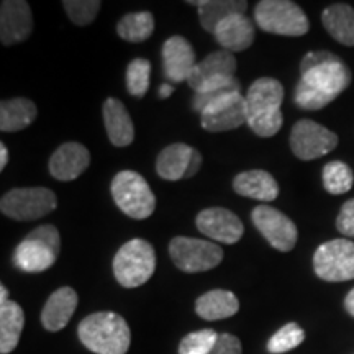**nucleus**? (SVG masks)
<instances>
[{"mask_svg": "<svg viewBox=\"0 0 354 354\" xmlns=\"http://www.w3.org/2000/svg\"><path fill=\"white\" fill-rule=\"evenodd\" d=\"M323 185H325L326 192L331 196H342L351 190L354 176L351 167L344 165L343 161H331L323 167Z\"/></svg>", "mask_w": 354, "mask_h": 354, "instance_id": "obj_31", "label": "nucleus"}, {"mask_svg": "<svg viewBox=\"0 0 354 354\" xmlns=\"http://www.w3.org/2000/svg\"><path fill=\"white\" fill-rule=\"evenodd\" d=\"M214 37L225 51H245L254 41V25L245 13H236L216 26Z\"/></svg>", "mask_w": 354, "mask_h": 354, "instance_id": "obj_18", "label": "nucleus"}, {"mask_svg": "<svg viewBox=\"0 0 354 354\" xmlns=\"http://www.w3.org/2000/svg\"><path fill=\"white\" fill-rule=\"evenodd\" d=\"M154 32V17L151 12H133L122 17L117 25L118 37L130 43H141Z\"/></svg>", "mask_w": 354, "mask_h": 354, "instance_id": "obj_30", "label": "nucleus"}, {"mask_svg": "<svg viewBox=\"0 0 354 354\" xmlns=\"http://www.w3.org/2000/svg\"><path fill=\"white\" fill-rule=\"evenodd\" d=\"M156 269V253L151 243L141 238L127 241L113 258V274L118 284L135 289L146 284Z\"/></svg>", "mask_w": 354, "mask_h": 354, "instance_id": "obj_5", "label": "nucleus"}, {"mask_svg": "<svg viewBox=\"0 0 354 354\" xmlns=\"http://www.w3.org/2000/svg\"><path fill=\"white\" fill-rule=\"evenodd\" d=\"M236 94H241V87H240V81H238L234 76H220V77L210 79V81H207L196 92L192 107L196 112L202 113L203 110L212 107V105L227 100L230 97Z\"/></svg>", "mask_w": 354, "mask_h": 354, "instance_id": "obj_25", "label": "nucleus"}, {"mask_svg": "<svg viewBox=\"0 0 354 354\" xmlns=\"http://www.w3.org/2000/svg\"><path fill=\"white\" fill-rule=\"evenodd\" d=\"M233 189L238 196L259 202H272L279 196V184L269 172L253 169L240 172L233 179Z\"/></svg>", "mask_w": 354, "mask_h": 354, "instance_id": "obj_21", "label": "nucleus"}, {"mask_svg": "<svg viewBox=\"0 0 354 354\" xmlns=\"http://www.w3.org/2000/svg\"><path fill=\"white\" fill-rule=\"evenodd\" d=\"M336 228L344 236L354 238V198L344 202L336 218Z\"/></svg>", "mask_w": 354, "mask_h": 354, "instance_id": "obj_36", "label": "nucleus"}, {"mask_svg": "<svg viewBox=\"0 0 354 354\" xmlns=\"http://www.w3.org/2000/svg\"><path fill=\"white\" fill-rule=\"evenodd\" d=\"M240 310V302L236 295L230 290L215 289L201 295L196 302L197 315L203 320L215 322L233 317Z\"/></svg>", "mask_w": 354, "mask_h": 354, "instance_id": "obj_23", "label": "nucleus"}, {"mask_svg": "<svg viewBox=\"0 0 354 354\" xmlns=\"http://www.w3.org/2000/svg\"><path fill=\"white\" fill-rule=\"evenodd\" d=\"M202 128L210 133L236 130L246 123V102L241 94L212 105L201 113Z\"/></svg>", "mask_w": 354, "mask_h": 354, "instance_id": "obj_15", "label": "nucleus"}, {"mask_svg": "<svg viewBox=\"0 0 354 354\" xmlns=\"http://www.w3.org/2000/svg\"><path fill=\"white\" fill-rule=\"evenodd\" d=\"M91 165V153L86 146L76 141L61 145L50 158V172L57 180L77 179Z\"/></svg>", "mask_w": 354, "mask_h": 354, "instance_id": "obj_17", "label": "nucleus"}, {"mask_svg": "<svg viewBox=\"0 0 354 354\" xmlns=\"http://www.w3.org/2000/svg\"><path fill=\"white\" fill-rule=\"evenodd\" d=\"M251 218H253L254 227L272 248L282 253L294 250L299 232L289 216L271 205H258L251 214Z\"/></svg>", "mask_w": 354, "mask_h": 354, "instance_id": "obj_12", "label": "nucleus"}, {"mask_svg": "<svg viewBox=\"0 0 354 354\" xmlns=\"http://www.w3.org/2000/svg\"><path fill=\"white\" fill-rule=\"evenodd\" d=\"M246 125L261 138H269L281 130L284 117L281 107L284 87L274 77H259L251 84L245 97Z\"/></svg>", "mask_w": 354, "mask_h": 354, "instance_id": "obj_2", "label": "nucleus"}, {"mask_svg": "<svg viewBox=\"0 0 354 354\" xmlns=\"http://www.w3.org/2000/svg\"><path fill=\"white\" fill-rule=\"evenodd\" d=\"M149 77H151V63L145 57H136L127 68V88L133 97L146 95L149 88Z\"/></svg>", "mask_w": 354, "mask_h": 354, "instance_id": "obj_32", "label": "nucleus"}, {"mask_svg": "<svg viewBox=\"0 0 354 354\" xmlns=\"http://www.w3.org/2000/svg\"><path fill=\"white\" fill-rule=\"evenodd\" d=\"M338 146V135L313 120H299L292 127V153L302 161L318 159Z\"/></svg>", "mask_w": 354, "mask_h": 354, "instance_id": "obj_11", "label": "nucleus"}, {"mask_svg": "<svg viewBox=\"0 0 354 354\" xmlns=\"http://www.w3.org/2000/svg\"><path fill=\"white\" fill-rule=\"evenodd\" d=\"M241 342L236 338V336L230 333H221L218 336V342L215 343L214 349H212L210 354H241Z\"/></svg>", "mask_w": 354, "mask_h": 354, "instance_id": "obj_37", "label": "nucleus"}, {"mask_svg": "<svg viewBox=\"0 0 354 354\" xmlns=\"http://www.w3.org/2000/svg\"><path fill=\"white\" fill-rule=\"evenodd\" d=\"M323 26L330 37L344 46H354V8L348 3H333L322 13Z\"/></svg>", "mask_w": 354, "mask_h": 354, "instance_id": "obj_24", "label": "nucleus"}, {"mask_svg": "<svg viewBox=\"0 0 354 354\" xmlns=\"http://www.w3.org/2000/svg\"><path fill=\"white\" fill-rule=\"evenodd\" d=\"M189 3L198 7L201 25L210 33H215L216 26L225 19L236 13H245L248 8V2H241V0H201V2Z\"/></svg>", "mask_w": 354, "mask_h": 354, "instance_id": "obj_29", "label": "nucleus"}, {"mask_svg": "<svg viewBox=\"0 0 354 354\" xmlns=\"http://www.w3.org/2000/svg\"><path fill=\"white\" fill-rule=\"evenodd\" d=\"M112 197L117 207L130 218L145 220L156 209V197L146 179L135 171H122L113 177Z\"/></svg>", "mask_w": 354, "mask_h": 354, "instance_id": "obj_7", "label": "nucleus"}, {"mask_svg": "<svg viewBox=\"0 0 354 354\" xmlns=\"http://www.w3.org/2000/svg\"><path fill=\"white\" fill-rule=\"evenodd\" d=\"M7 162H8V149H7V146L2 143L0 145V171L6 169Z\"/></svg>", "mask_w": 354, "mask_h": 354, "instance_id": "obj_40", "label": "nucleus"}, {"mask_svg": "<svg viewBox=\"0 0 354 354\" xmlns=\"http://www.w3.org/2000/svg\"><path fill=\"white\" fill-rule=\"evenodd\" d=\"M102 113H104L105 130H107L110 143L118 148L131 145L135 140V127L125 105L118 99L109 97L104 102Z\"/></svg>", "mask_w": 354, "mask_h": 354, "instance_id": "obj_20", "label": "nucleus"}, {"mask_svg": "<svg viewBox=\"0 0 354 354\" xmlns=\"http://www.w3.org/2000/svg\"><path fill=\"white\" fill-rule=\"evenodd\" d=\"M196 66V53L187 39L179 35L166 39L162 44V68L171 82L189 81Z\"/></svg>", "mask_w": 354, "mask_h": 354, "instance_id": "obj_16", "label": "nucleus"}, {"mask_svg": "<svg viewBox=\"0 0 354 354\" xmlns=\"http://www.w3.org/2000/svg\"><path fill=\"white\" fill-rule=\"evenodd\" d=\"M236 68L238 63L233 53L225 50L214 51L207 57H203L202 61H198L196 68H194V73L190 74L187 84L197 92L210 79L220 76H234Z\"/></svg>", "mask_w": 354, "mask_h": 354, "instance_id": "obj_22", "label": "nucleus"}, {"mask_svg": "<svg viewBox=\"0 0 354 354\" xmlns=\"http://www.w3.org/2000/svg\"><path fill=\"white\" fill-rule=\"evenodd\" d=\"M33 30V17L25 0H6L0 7V39L3 46L25 41Z\"/></svg>", "mask_w": 354, "mask_h": 354, "instance_id": "obj_14", "label": "nucleus"}, {"mask_svg": "<svg viewBox=\"0 0 354 354\" xmlns=\"http://www.w3.org/2000/svg\"><path fill=\"white\" fill-rule=\"evenodd\" d=\"M336 55L330 51H312V53H307V55L304 56L302 63H300V73H307V71L317 68V66H320L323 63H326V61L333 59Z\"/></svg>", "mask_w": 354, "mask_h": 354, "instance_id": "obj_38", "label": "nucleus"}, {"mask_svg": "<svg viewBox=\"0 0 354 354\" xmlns=\"http://www.w3.org/2000/svg\"><path fill=\"white\" fill-rule=\"evenodd\" d=\"M56 207V194L46 187L12 189L0 201L2 214L17 221L38 220L51 214Z\"/></svg>", "mask_w": 354, "mask_h": 354, "instance_id": "obj_8", "label": "nucleus"}, {"mask_svg": "<svg viewBox=\"0 0 354 354\" xmlns=\"http://www.w3.org/2000/svg\"><path fill=\"white\" fill-rule=\"evenodd\" d=\"M59 251V232L55 225H41L15 248L13 264L25 272H43L56 263Z\"/></svg>", "mask_w": 354, "mask_h": 354, "instance_id": "obj_4", "label": "nucleus"}, {"mask_svg": "<svg viewBox=\"0 0 354 354\" xmlns=\"http://www.w3.org/2000/svg\"><path fill=\"white\" fill-rule=\"evenodd\" d=\"M169 256L177 269L196 274L215 269L223 261V250L207 240L176 236L169 243Z\"/></svg>", "mask_w": 354, "mask_h": 354, "instance_id": "obj_9", "label": "nucleus"}, {"mask_svg": "<svg viewBox=\"0 0 354 354\" xmlns=\"http://www.w3.org/2000/svg\"><path fill=\"white\" fill-rule=\"evenodd\" d=\"M194 148L185 143H174L159 153L156 159V172L166 180L185 179L189 171Z\"/></svg>", "mask_w": 354, "mask_h": 354, "instance_id": "obj_26", "label": "nucleus"}, {"mask_svg": "<svg viewBox=\"0 0 354 354\" xmlns=\"http://www.w3.org/2000/svg\"><path fill=\"white\" fill-rule=\"evenodd\" d=\"M37 105L25 97L2 100L0 104V130L3 133H15L25 130L37 118Z\"/></svg>", "mask_w": 354, "mask_h": 354, "instance_id": "obj_27", "label": "nucleus"}, {"mask_svg": "<svg viewBox=\"0 0 354 354\" xmlns=\"http://www.w3.org/2000/svg\"><path fill=\"white\" fill-rule=\"evenodd\" d=\"M77 335L88 351L95 354H127L131 331L125 318L113 312H97L79 323Z\"/></svg>", "mask_w": 354, "mask_h": 354, "instance_id": "obj_3", "label": "nucleus"}, {"mask_svg": "<svg viewBox=\"0 0 354 354\" xmlns=\"http://www.w3.org/2000/svg\"><path fill=\"white\" fill-rule=\"evenodd\" d=\"M305 339V331L300 328L297 323H287L281 330L272 335L268 343V351L272 354L287 353L290 349L297 348Z\"/></svg>", "mask_w": 354, "mask_h": 354, "instance_id": "obj_33", "label": "nucleus"}, {"mask_svg": "<svg viewBox=\"0 0 354 354\" xmlns=\"http://www.w3.org/2000/svg\"><path fill=\"white\" fill-rule=\"evenodd\" d=\"M172 92H174V86H171V84H162V86L159 87V99H167Z\"/></svg>", "mask_w": 354, "mask_h": 354, "instance_id": "obj_42", "label": "nucleus"}, {"mask_svg": "<svg viewBox=\"0 0 354 354\" xmlns=\"http://www.w3.org/2000/svg\"><path fill=\"white\" fill-rule=\"evenodd\" d=\"M344 307H346L349 315L354 317V289L349 290L346 299H344Z\"/></svg>", "mask_w": 354, "mask_h": 354, "instance_id": "obj_41", "label": "nucleus"}, {"mask_svg": "<svg viewBox=\"0 0 354 354\" xmlns=\"http://www.w3.org/2000/svg\"><path fill=\"white\" fill-rule=\"evenodd\" d=\"M202 166V154L197 151V149H194V154H192V159H190V165H189V171H187V176H185V179H189V177L196 176L198 169H201Z\"/></svg>", "mask_w": 354, "mask_h": 354, "instance_id": "obj_39", "label": "nucleus"}, {"mask_svg": "<svg viewBox=\"0 0 354 354\" xmlns=\"http://www.w3.org/2000/svg\"><path fill=\"white\" fill-rule=\"evenodd\" d=\"M77 292L73 287H61L53 292L44 304L41 323L48 331H59L68 325L77 308Z\"/></svg>", "mask_w": 354, "mask_h": 354, "instance_id": "obj_19", "label": "nucleus"}, {"mask_svg": "<svg viewBox=\"0 0 354 354\" xmlns=\"http://www.w3.org/2000/svg\"><path fill=\"white\" fill-rule=\"evenodd\" d=\"M315 274L326 282L354 279V243L344 238L323 243L313 254Z\"/></svg>", "mask_w": 354, "mask_h": 354, "instance_id": "obj_10", "label": "nucleus"}, {"mask_svg": "<svg viewBox=\"0 0 354 354\" xmlns=\"http://www.w3.org/2000/svg\"><path fill=\"white\" fill-rule=\"evenodd\" d=\"M351 82V71L335 56L300 76L294 92V102L304 110H320L331 104Z\"/></svg>", "mask_w": 354, "mask_h": 354, "instance_id": "obj_1", "label": "nucleus"}, {"mask_svg": "<svg viewBox=\"0 0 354 354\" xmlns=\"http://www.w3.org/2000/svg\"><path fill=\"white\" fill-rule=\"evenodd\" d=\"M254 20L263 32L281 37H304L310 30L305 12L290 0H261L254 8Z\"/></svg>", "mask_w": 354, "mask_h": 354, "instance_id": "obj_6", "label": "nucleus"}, {"mask_svg": "<svg viewBox=\"0 0 354 354\" xmlns=\"http://www.w3.org/2000/svg\"><path fill=\"white\" fill-rule=\"evenodd\" d=\"M215 330L205 328L185 335L179 344V354H210L215 343L218 342Z\"/></svg>", "mask_w": 354, "mask_h": 354, "instance_id": "obj_34", "label": "nucleus"}, {"mask_svg": "<svg viewBox=\"0 0 354 354\" xmlns=\"http://www.w3.org/2000/svg\"><path fill=\"white\" fill-rule=\"evenodd\" d=\"M63 7L74 25L87 26L95 20L102 3L97 0H64Z\"/></svg>", "mask_w": 354, "mask_h": 354, "instance_id": "obj_35", "label": "nucleus"}, {"mask_svg": "<svg viewBox=\"0 0 354 354\" xmlns=\"http://www.w3.org/2000/svg\"><path fill=\"white\" fill-rule=\"evenodd\" d=\"M196 225L202 234L225 245H234L241 240L245 233L240 216L223 207H210V209L202 210L197 215Z\"/></svg>", "mask_w": 354, "mask_h": 354, "instance_id": "obj_13", "label": "nucleus"}, {"mask_svg": "<svg viewBox=\"0 0 354 354\" xmlns=\"http://www.w3.org/2000/svg\"><path fill=\"white\" fill-rule=\"evenodd\" d=\"M7 300H8V290H7L6 286H2V287H0V304L7 302Z\"/></svg>", "mask_w": 354, "mask_h": 354, "instance_id": "obj_43", "label": "nucleus"}, {"mask_svg": "<svg viewBox=\"0 0 354 354\" xmlns=\"http://www.w3.org/2000/svg\"><path fill=\"white\" fill-rule=\"evenodd\" d=\"M24 325L25 315L19 304L12 300L0 304V353L10 354L17 348Z\"/></svg>", "mask_w": 354, "mask_h": 354, "instance_id": "obj_28", "label": "nucleus"}]
</instances>
